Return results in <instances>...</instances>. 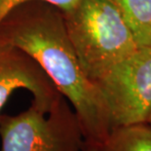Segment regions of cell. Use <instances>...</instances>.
Here are the masks:
<instances>
[{
    "label": "cell",
    "instance_id": "obj_3",
    "mask_svg": "<svg viewBox=\"0 0 151 151\" xmlns=\"http://www.w3.org/2000/svg\"><path fill=\"white\" fill-rule=\"evenodd\" d=\"M0 151H83L75 111L62 97L46 113L31 104L22 113L0 115Z\"/></svg>",
    "mask_w": 151,
    "mask_h": 151
},
{
    "label": "cell",
    "instance_id": "obj_4",
    "mask_svg": "<svg viewBox=\"0 0 151 151\" xmlns=\"http://www.w3.org/2000/svg\"><path fill=\"white\" fill-rule=\"evenodd\" d=\"M95 85L107 106L111 129L146 123L151 111V46L139 47Z\"/></svg>",
    "mask_w": 151,
    "mask_h": 151
},
{
    "label": "cell",
    "instance_id": "obj_7",
    "mask_svg": "<svg viewBox=\"0 0 151 151\" xmlns=\"http://www.w3.org/2000/svg\"><path fill=\"white\" fill-rule=\"evenodd\" d=\"M120 11L139 46H151V0H110Z\"/></svg>",
    "mask_w": 151,
    "mask_h": 151
},
{
    "label": "cell",
    "instance_id": "obj_5",
    "mask_svg": "<svg viewBox=\"0 0 151 151\" xmlns=\"http://www.w3.org/2000/svg\"><path fill=\"white\" fill-rule=\"evenodd\" d=\"M17 89L30 91L34 96L31 104L46 113L63 97L31 55L17 46L0 42V112Z\"/></svg>",
    "mask_w": 151,
    "mask_h": 151
},
{
    "label": "cell",
    "instance_id": "obj_8",
    "mask_svg": "<svg viewBox=\"0 0 151 151\" xmlns=\"http://www.w3.org/2000/svg\"><path fill=\"white\" fill-rule=\"evenodd\" d=\"M31 1L47 2L58 7L63 12H67L75 7L80 2V0H0V22L8 15L9 12L17 6Z\"/></svg>",
    "mask_w": 151,
    "mask_h": 151
},
{
    "label": "cell",
    "instance_id": "obj_2",
    "mask_svg": "<svg viewBox=\"0 0 151 151\" xmlns=\"http://www.w3.org/2000/svg\"><path fill=\"white\" fill-rule=\"evenodd\" d=\"M63 16L80 65L94 84L139 47L110 0H80Z\"/></svg>",
    "mask_w": 151,
    "mask_h": 151
},
{
    "label": "cell",
    "instance_id": "obj_6",
    "mask_svg": "<svg viewBox=\"0 0 151 151\" xmlns=\"http://www.w3.org/2000/svg\"><path fill=\"white\" fill-rule=\"evenodd\" d=\"M91 151H151V126L139 123L114 128L107 139Z\"/></svg>",
    "mask_w": 151,
    "mask_h": 151
},
{
    "label": "cell",
    "instance_id": "obj_9",
    "mask_svg": "<svg viewBox=\"0 0 151 151\" xmlns=\"http://www.w3.org/2000/svg\"><path fill=\"white\" fill-rule=\"evenodd\" d=\"M147 124L148 125H150L151 126V111H150V113H149V116H148V118H147V122H146Z\"/></svg>",
    "mask_w": 151,
    "mask_h": 151
},
{
    "label": "cell",
    "instance_id": "obj_1",
    "mask_svg": "<svg viewBox=\"0 0 151 151\" xmlns=\"http://www.w3.org/2000/svg\"><path fill=\"white\" fill-rule=\"evenodd\" d=\"M0 42L31 55L71 102L82 132L85 151L107 139L112 130L107 106L100 90L80 65L62 10L43 1L17 6L0 22Z\"/></svg>",
    "mask_w": 151,
    "mask_h": 151
}]
</instances>
